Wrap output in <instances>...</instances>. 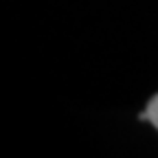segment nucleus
<instances>
[{
    "label": "nucleus",
    "instance_id": "obj_1",
    "mask_svg": "<svg viewBox=\"0 0 158 158\" xmlns=\"http://www.w3.org/2000/svg\"><path fill=\"white\" fill-rule=\"evenodd\" d=\"M138 118H141V121H149V123L158 130V94H154V97L149 99L147 110L138 114Z\"/></svg>",
    "mask_w": 158,
    "mask_h": 158
}]
</instances>
